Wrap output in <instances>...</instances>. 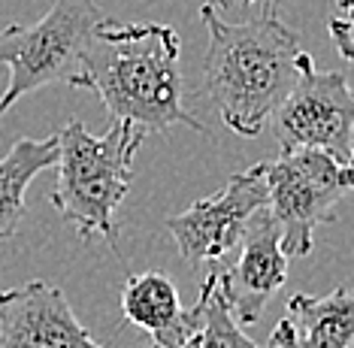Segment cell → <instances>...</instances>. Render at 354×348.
I'll return each mask as SVG.
<instances>
[{
    "mask_svg": "<svg viewBox=\"0 0 354 348\" xmlns=\"http://www.w3.org/2000/svg\"><path fill=\"white\" fill-rule=\"evenodd\" d=\"M200 15L209 30L203 91L233 134L257 136L270 116L297 85L309 52L303 39L267 6L261 19L227 21L215 3Z\"/></svg>",
    "mask_w": 354,
    "mask_h": 348,
    "instance_id": "1",
    "label": "cell"
},
{
    "mask_svg": "<svg viewBox=\"0 0 354 348\" xmlns=\"http://www.w3.org/2000/svg\"><path fill=\"white\" fill-rule=\"evenodd\" d=\"M182 39L170 24H118L103 19L85 52V88L103 100L112 121L142 134L185 125L203 134V121L185 109Z\"/></svg>",
    "mask_w": 354,
    "mask_h": 348,
    "instance_id": "2",
    "label": "cell"
},
{
    "mask_svg": "<svg viewBox=\"0 0 354 348\" xmlns=\"http://www.w3.org/2000/svg\"><path fill=\"white\" fill-rule=\"evenodd\" d=\"M58 136V182L52 206L85 242L103 237L115 242V209L133 182V158L142 145V131L127 121H109L106 134H91L73 118Z\"/></svg>",
    "mask_w": 354,
    "mask_h": 348,
    "instance_id": "3",
    "label": "cell"
},
{
    "mask_svg": "<svg viewBox=\"0 0 354 348\" xmlns=\"http://www.w3.org/2000/svg\"><path fill=\"white\" fill-rule=\"evenodd\" d=\"M106 19L97 0H58L37 24L0 28V67L10 82L0 97V118L30 91L64 82L85 88V52L97 24Z\"/></svg>",
    "mask_w": 354,
    "mask_h": 348,
    "instance_id": "4",
    "label": "cell"
},
{
    "mask_svg": "<svg viewBox=\"0 0 354 348\" xmlns=\"http://www.w3.org/2000/svg\"><path fill=\"white\" fill-rule=\"evenodd\" d=\"M267 212L279 228L281 255L306 257L318 224L336 218V203L351 191V164L327 152L297 149L281 152L279 161H263Z\"/></svg>",
    "mask_w": 354,
    "mask_h": 348,
    "instance_id": "5",
    "label": "cell"
},
{
    "mask_svg": "<svg viewBox=\"0 0 354 348\" xmlns=\"http://www.w3.org/2000/svg\"><path fill=\"white\" fill-rule=\"evenodd\" d=\"M270 118L281 152L318 149L351 164L354 100L342 73L315 70L309 61Z\"/></svg>",
    "mask_w": 354,
    "mask_h": 348,
    "instance_id": "6",
    "label": "cell"
},
{
    "mask_svg": "<svg viewBox=\"0 0 354 348\" xmlns=\"http://www.w3.org/2000/svg\"><path fill=\"white\" fill-rule=\"evenodd\" d=\"M263 206H267V179H263V164H254L243 173H233L218 194L197 200L185 212L170 215L164 224L185 264L218 266V261L239 246L248 218Z\"/></svg>",
    "mask_w": 354,
    "mask_h": 348,
    "instance_id": "7",
    "label": "cell"
},
{
    "mask_svg": "<svg viewBox=\"0 0 354 348\" xmlns=\"http://www.w3.org/2000/svg\"><path fill=\"white\" fill-rule=\"evenodd\" d=\"M218 279V294L239 327L254 324L263 306L288 279V257L279 246V228L267 209L248 218L239 239V255L230 266H212Z\"/></svg>",
    "mask_w": 354,
    "mask_h": 348,
    "instance_id": "8",
    "label": "cell"
},
{
    "mask_svg": "<svg viewBox=\"0 0 354 348\" xmlns=\"http://www.w3.org/2000/svg\"><path fill=\"white\" fill-rule=\"evenodd\" d=\"M0 348H106L70 309L52 282L34 279L0 291ZM155 348V345H146Z\"/></svg>",
    "mask_w": 354,
    "mask_h": 348,
    "instance_id": "9",
    "label": "cell"
},
{
    "mask_svg": "<svg viewBox=\"0 0 354 348\" xmlns=\"http://www.w3.org/2000/svg\"><path fill=\"white\" fill-rule=\"evenodd\" d=\"M122 312L131 324L142 327L155 348H182L194 333L200 309H185L173 279L164 273H136L122 288Z\"/></svg>",
    "mask_w": 354,
    "mask_h": 348,
    "instance_id": "10",
    "label": "cell"
},
{
    "mask_svg": "<svg viewBox=\"0 0 354 348\" xmlns=\"http://www.w3.org/2000/svg\"><path fill=\"white\" fill-rule=\"evenodd\" d=\"M288 324L297 348H351L354 339V300L339 285L324 297L294 294L288 300Z\"/></svg>",
    "mask_w": 354,
    "mask_h": 348,
    "instance_id": "11",
    "label": "cell"
},
{
    "mask_svg": "<svg viewBox=\"0 0 354 348\" xmlns=\"http://www.w3.org/2000/svg\"><path fill=\"white\" fill-rule=\"evenodd\" d=\"M55 161H58V136H46V140L21 136L6 152V158H0V242L15 237L19 230L30 179L55 167Z\"/></svg>",
    "mask_w": 354,
    "mask_h": 348,
    "instance_id": "12",
    "label": "cell"
},
{
    "mask_svg": "<svg viewBox=\"0 0 354 348\" xmlns=\"http://www.w3.org/2000/svg\"><path fill=\"white\" fill-rule=\"evenodd\" d=\"M197 309H200L197 327L182 348H257L252 339L243 333V327L233 321L227 306H224L212 266H209V276L203 282V288H200Z\"/></svg>",
    "mask_w": 354,
    "mask_h": 348,
    "instance_id": "13",
    "label": "cell"
},
{
    "mask_svg": "<svg viewBox=\"0 0 354 348\" xmlns=\"http://www.w3.org/2000/svg\"><path fill=\"white\" fill-rule=\"evenodd\" d=\"M330 37L336 39V48H339L342 61L348 64L351 61V19L348 15H336V19H330Z\"/></svg>",
    "mask_w": 354,
    "mask_h": 348,
    "instance_id": "14",
    "label": "cell"
},
{
    "mask_svg": "<svg viewBox=\"0 0 354 348\" xmlns=\"http://www.w3.org/2000/svg\"><path fill=\"white\" fill-rule=\"evenodd\" d=\"M267 348H297V342H294V330H291V324H288V318H281L279 324H276V330L270 333Z\"/></svg>",
    "mask_w": 354,
    "mask_h": 348,
    "instance_id": "15",
    "label": "cell"
},
{
    "mask_svg": "<svg viewBox=\"0 0 354 348\" xmlns=\"http://www.w3.org/2000/svg\"><path fill=\"white\" fill-rule=\"evenodd\" d=\"M336 6H339V12H342V15H348V10H351V0H336Z\"/></svg>",
    "mask_w": 354,
    "mask_h": 348,
    "instance_id": "16",
    "label": "cell"
},
{
    "mask_svg": "<svg viewBox=\"0 0 354 348\" xmlns=\"http://www.w3.org/2000/svg\"><path fill=\"white\" fill-rule=\"evenodd\" d=\"M245 3H252V0H245ZM281 0H267V6H279Z\"/></svg>",
    "mask_w": 354,
    "mask_h": 348,
    "instance_id": "17",
    "label": "cell"
}]
</instances>
